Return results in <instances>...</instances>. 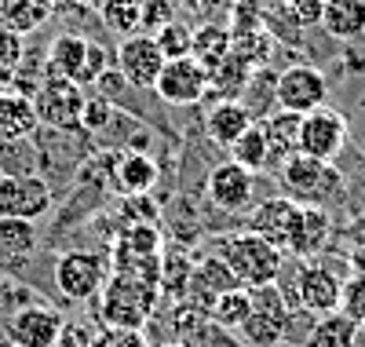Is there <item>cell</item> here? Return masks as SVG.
I'll return each instance as SVG.
<instances>
[{
	"label": "cell",
	"mask_w": 365,
	"mask_h": 347,
	"mask_svg": "<svg viewBox=\"0 0 365 347\" xmlns=\"http://www.w3.org/2000/svg\"><path fill=\"white\" fill-rule=\"evenodd\" d=\"M165 22H172L168 0H143V29H150V37H154Z\"/></svg>",
	"instance_id": "obj_37"
},
{
	"label": "cell",
	"mask_w": 365,
	"mask_h": 347,
	"mask_svg": "<svg viewBox=\"0 0 365 347\" xmlns=\"http://www.w3.org/2000/svg\"><path fill=\"white\" fill-rule=\"evenodd\" d=\"M70 4H81V8H91V11H99V8H103V0H70Z\"/></svg>",
	"instance_id": "obj_42"
},
{
	"label": "cell",
	"mask_w": 365,
	"mask_h": 347,
	"mask_svg": "<svg viewBox=\"0 0 365 347\" xmlns=\"http://www.w3.org/2000/svg\"><path fill=\"white\" fill-rule=\"evenodd\" d=\"M299 121L303 114H292V110H270L267 117H259V129L270 150V172H278L282 161L299 154Z\"/></svg>",
	"instance_id": "obj_19"
},
{
	"label": "cell",
	"mask_w": 365,
	"mask_h": 347,
	"mask_svg": "<svg viewBox=\"0 0 365 347\" xmlns=\"http://www.w3.org/2000/svg\"><path fill=\"white\" fill-rule=\"evenodd\" d=\"M230 289H241L230 267L220 260V256H205V260H194V271H190V286H187V303L197 307L205 318H208V307L216 303V296L230 293Z\"/></svg>",
	"instance_id": "obj_17"
},
{
	"label": "cell",
	"mask_w": 365,
	"mask_h": 347,
	"mask_svg": "<svg viewBox=\"0 0 365 347\" xmlns=\"http://www.w3.org/2000/svg\"><path fill=\"white\" fill-rule=\"evenodd\" d=\"M154 41H158V48H161V55H165V62H172V59H187V55H194V29L187 26V22H165L158 34H154Z\"/></svg>",
	"instance_id": "obj_32"
},
{
	"label": "cell",
	"mask_w": 365,
	"mask_h": 347,
	"mask_svg": "<svg viewBox=\"0 0 365 347\" xmlns=\"http://www.w3.org/2000/svg\"><path fill=\"white\" fill-rule=\"evenodd\" d=\"M282 179V191L285 198H292L296 205H307V208H325V205H336L344 201V172L332 165V161H318V157L307 154H292L289 161L278 165L274 172Z\"/></svg>",
	"instance_id": "obj_2"
},
{
	"label": "cell",
	"mask_w": 365,
	"mask_h": 347,
	"mask_svg": "<svg viewBox=\"0 0 365 347\" xmlns=\"http://www.w3.org/2000/svg\"><path fill=\"white\" fill-rule=\"evenodd\" d=\"M351 263H354V271H358V274H365V248H358V252H354Z\"/></svg>",
	"instance_id": "obj_41"
},
{
	"label": "cell",
	"mask_w": 365,
	"mask_h": 347,
	"mask_svg": "<svg viewBox=\"0 0 365 347\" xmlns=\"http://www.w3.org/2000/svg\"><path fill=\"white\" fill-rule=\"evenodd\" d=\"M91 340H96V333H91L88 326H63V336H58L55 347H91Z\"/></svg>",
	"instance_id": "obj_38"
},
{
	"label": "cell",
	"mask_w": 365,
	"mask_h": 347,
	"mask_svg": "<svg viewBox=\"0 0 365 347\" xmlns=\"http://www.w3.org/2000/svg\"><path fill=\"white\" fill-rule=\"evenodd\" d=\"M91 347H150V340L139 333V329H99Z\"/></svg>",
	"instance_id": "obj_36"
},
{
	"label": "cell",
	"mask_w": 365,
	"mask_h": 347,
	"mask_svg": "<svg viewBox=\"0 0 365 347\" xmlns=\"http://www.w3.org/2000/svg\"><path fill=\"white\" fill-rule=\"evenodd\" d=\"M41 245L37 223H26V219H4L0 216V263H15L34 256V248Z\"/></svg>",
	"instance_id": "obj_24"
},
{
	"label": "cell",
	"mask_w": 365,
	"mask_h": 347,
	"mask_svg": "<svg viewBox=\"0 0 365 347\" xmlns=\"http://www.w3.org/2000/svg\"><path fill=\"white\" fill-rule=\"evenodd\" d=\"M325 99H329V81L322 70L307 66V62H296V66L274 77V103H278V110L311 114L325 106Z\"/></svg>",
	"instance_id": "obj_9"
},
{
	"label": "cell",
	"mask_w": 365,
	"mask_h": 347,
	"mask_svg": "<svg viewBox=\"0 0 365 347\" xmlns=\"http://www.w3.org/2000/svg\"><path fill=\"white\" fill-rule=\"evenodd\" d=\"M358 340H361V326L340 311L318 314L307 326V333H303V343L307 347H358Z\"/></svg>",
	"instance_id": "obj_22"
},
{
	"label": "cell",
	"mask_w": 365,
	"mask_h": 347,
	"mask_svg": "<svg viewBox=\"0 0 365 347\" xmlns=\"http://www.w3.org/2000/svg\"><path fill=\"white\" fill-rule=\"evenodd\" d=\"M299 208L292 198H282V194H274V198H263L252 216H249V231L259 234L263 241H270L274 248H282L289 252V241L296 234V223H299Z\"/></svg>",
	"instance_id": "obj_16"
},
{
	"label": "cell",
	"mask_w": 365,
	"mask_h": 347,
	"mask_svg": "<svg viewBox=\"0 0 365 347\" xmlns=\"http://www.w3.org/2000/svg\"><path fill=\"white\" fill-rule=\"evenodd\" d=\"M347 234H351L354 241H365V212H361V216L354 219V223H351V231H347Z\"/></svg>",
	"instance_id": "obj_40"
},
{
	"label": "cell",
	"mask_w": 365,
	"mask_h": 347,
	"mask_svg": "<svg viewBox=\"0 0 365 347\" xmlns=\"http://www.w3.org/2000/svg\"><path fill=\"white\" fill-rule=\"evenodd\" d=\"M220 260L230 267L234 281L241 289H267V286H278L282 271H285V252L274 248L270 241H263L252 231H241L220 241Z\"/></svg>",
	"instance_id": "obj_1"
},
{
	"label": "cell",
	"mask_w": 365,
	"mask_h": 347,
	"mask_svg": "<svg viewBox=\"0 0 365 347\" xmlns=\"http://www.w3.org/2000/svg\"><path fill=\"white\" fill-rule=\"evenodd\" d=\"M106 176L110 186L125 198H143L158 186V161L143 150H110V161H106Z\"/></svg>",
	"instance_id": "obj_15"
},
{
	"label": "cell",
	"mask_w": 365,
	"mask_h": 347,
	"mask_svg": "<svg viewBox=\"0 0 365 347\" xmlns=\"http://www.w3.org/2000/svg\"><path fill=\"white\" fill-rule=\"evenodd\" d=\"M154 91H158V99L168 103V106H194V103L205 99V91H208V70L194 55L172 59V62H165Z\"/></svg>",
	"instance_id": "obj_13"
},
{
	"label": "cell",
	"mask_w": 365,
	"mask_h": 347,
	"mask_svg": "<svg viewBox=\"0 0 365 347\" xmlns=\"http://www.w3.org/2000/svg\"><path fill=\"white\" fill-rule=\"evenodd\" d=\"M110 70V59H106V48L88 41V37H77V34H58L51 44H48V55H44V74L48 77H58V81H73V84H96L103 74Z\"/></svg>",
	"instance_id": "obj_4"
},
{
	"label": "cell",
	"mask_w": 365,
	"mask_h": 347,
	"mask_svg": "<svg viewBox=\"0 0 365 347\" xmlns=\"http://www.w3.org/2000/svg\"><path fill=\"white\" fill-rule=\"evenodd\" d=\"M249 314H252V293L249 289H230V293L216 296V303L208 307V326L237 333Z\"/></svg>",
	"instance_id": "obj_25"
},
{
	"label": "cell",
	"mask_w": 365,
	"mask_h": 347,
	"mask_svg": "<svg viewBox=\"0 0 365 347\" xmlns=\"http://www.w3.org/2000/svg\"><path fill=\"white\" fill-rule=\"evenodd\" d=\"M361 154H365V146H361Z\"/></svg>",
	"instance_id": "obj_47"
},
{
	"label": "cell",
	"mask_w": 365,
	"mask_h": 347,
	"mask_svg": "<svg viewBox=\"0 0 365 347\" xmlns=\"http://www.w3.org/2000/svg\"><path fill=\"white\" fill-rule=\"evenodd\" d=\"M161 347H187V343H175V340H168V343H161Z\"/></svg>",
	"instance_id": "obj_44"
},
{
	"label": "cell",
	"mask_w": 365,
	"mask_h": 347,
	"mask_svg": "<svg viewBox=\"0 0 365 347\" xmlns=\"http://www.w3.org/2000/svg\"><path fill=\"white\" fill-rule=\"evenodd\" d=\"M22 55H26V37L0 26V91L15 81V74L22 66Z\"/></svg>",
	"instance_id": "obj_33"
},
{
	"label": "cell",
	"mask_w": 365,
	"mask_h": 347,
	"mask_svg": "<svg viewBox=\"0 0 365 347\" xmlns=\"http://www.w3.org/2000/svg\"><path fill=\"white\" fill-rule=\"evenodd\" d=\"M37 129H41V117L34 99L15 88L0 91V139H34Z\"/></svg>",
	"instance_id": "obj_21"
},
{
	"label": "cell",
	"mask_w": 365,
	"mask_h": 347,
	"mask_svg": "<svg viewBox=\"0 0 365 347\" xmlns=\"http://www.w3.org/2000/svg\"><path fill=\"white\" fill-rule=\"evenodd\" d=\"M55 205V191L44 176H0V216L37 223Z\"/></svg>",
	"instance_id": "obj_7"
},
{
	"label": "cell",
	"mask_w": 365,
	"mask_h": 347,
	"mask_svg": "<svg viewBox=\"0 0 365 347\" xmlns=\"http://www.w3.org/2000/svg\"><path fill=\"white\" fill-rule=\"evenodd\" d=\"M325 34L336 41H358L365 34V0H325L322 19Z\"/></svg>",
	"instance_id": "obj_23"
},
{
	"label": "cell",
	"mask_w": 365,
	"mask_h": 347,
	"mask_svg": "<svg viewBox=\"0 0 365 347\" xmlns=\"http://www.w3.org/2000/svg\"><path fill=\"white\" fill-rule=\"evenodd\" d=\"M113 110H117V106H113L110 99H103V96H99V99H88V103H84V117H81V132L96 139L106 124H110Z\"/></svg>",
	"instance_id": "obj_35"
},
{
	"label": "cell",
	"mask_w": 365,
	"mask_h": 347,
	"mask_svg": "<svg viewBox=\"0 0 365 347\" xmlns=\"http://www.w3.org/2000/svg\"><path fill=\"white\" fill-rule=\"evenodd\" d=\"M63 311L51 303H22L8 314V343L11 347H55L63 336Z\"/></svg>",
	"instance_id": "obj_8"
},
{
	"label": "cell",
	"mask_w": 365,
	"mask_h": 347,
	"mask_svg": "<svg viewBox=\"0 0 365 347\" xmlns=\"http://www.w3.org/2000/svg\"><path fill=\"white\" fill-rule=\"evenodd\" d=\"M48 19H51V11L34 4V0H0V26L19 34V37L37 34Z\"/></svg>",
	"instance_id": "obj_27"
},
{
	"label": "cell",
	"mask_w": 365,
	"mask_h": 347,
	"mask_svg": "<svg viewBox=\"0 0 365 347\" xmlns=\"http://www.w3.org/2000/svg\"><path fill=\"white\" fill-rule=\"evenodd\" d=\"M84 103H88L84 88L73 81H58V77H44L41 88L34 91L37 117L51 132H81Z\"/></svg>",
	"instance_id": "obj_6"
},
{
	"label": "cell",
	"mask_w": 365,
	"mask_h": 347,
	"mask_svg": "<svg viewBox=\"0 0 365 347\" xmlns=\"http://www.w3.org/2000/svg\"><path fill=\"white\" fill-rule=\"evenodd\" d=\"M252 121H256L252 110L241 103V99H220L216 106L208 110V117H205V132H208V139L216 143V146L230 150L241 136L252 129Z\"/></svg>",
	"instance_id": "obj_20"
},
{
	"label": "cell",
	"mask_w": 365,
	"mask_h": 347,
	"mask_svg": "<svg viewBox=\"0 0 365 347\" xmlns=\"http://www.w3.org/2000/svg\"><path fill=\"white\" fill-rule=\"evenodd\" d=\"M34 4H41V8H48V11H55V8H58V0H34Z\"/></svg>",
	"instance_id": "obj_43"
},
{
	"label": "cell",
	"mask_w": 365,
	"mask_h": 347,
	"mask_svg": "<svg viewBox=\"0 0 365 347\" xmlns=\"http://www.w3.org/2000/svg\"><path fill=\"white\" fill-rule=\"evenodd\" d=\"M0 176H41L37 139H0Z\"/></svg>",
	"instance_id": "obj_26"
},
{
	"label": "cell",
	"mask_w": 365,
	"mask_h": 347,
	"mask_svg": "<svg viewBox=\"0 0 365 347\" xmlns=\"http://www.w3.org/2000/svg\"><path fill=\"white\" fill-rule=\"evenodd\" d=\"M358 347H365V336H361V340H358Z\"/></svg>",
	"instance_id": "obj_46"
},
{
	"label": "cell",
	"mask_w": 365,
	"mask_h": 347,
	"mask_svg": "<svg viewBox=\"0 0 365 347\" xmlns=\"http://www.w3.org/2000/svg\"><path fill=\"white\" fill-rule=\"evenodd\" d=\"M340 314H347V318L361 322L365 318V274H351L344 278V289H340Z\"/></svg>",
	"instance_id": "obj_34"
},
{
	"label": "cell",
	"mask_w": 365,
	"mask_h": 347,
	"mask_svg": "<svg viewBox=\"0 0 365 347\" xmlns=\"http://www.w3.org/2000/svg\"><path fill=\"white\" fill-rule=\"evenodd\" d=\"M227 154H230V161H234V165L249 169L252 176H256V172H270V150H267V139H263L259 121H252V129L241 136Z\"/></svg>",
	"instance_id": "obj_28"
},
{
	"label": "cell",
	"mask_w": 365,
	"mask_h": 347,
	"mask_svg": "<svg viewBox=\"0 0 365 347\" xmlns=\"http://www.w3.org/2000/svg\"><path fill=\"white\" fill-rule=\"evenodd\" d=\"M99 15H103V26L125 41L143 29V0H103Z\"/></svg>",
	"instance_id": "obj_30"
},
{
	"label": "cell",
	"mask_w": 365,
	"mask_h": 347,
	"mask_svg": "<svg viewBox=\"0 0 365 347\" xmlns=\"http://www.w3.org/2000/svg\"><path fill=\"white\" fill-rule=\"evenodd\" d=\"M227 51H230V34L223 29V22H208V26L194 29V59L205 70L216 66Z\"/></svg>",
	"instance_id": "obj_31"
},
{
	"label": "cell",
	"mask_w": 365,
	"mask_h": 347,
	"mask_svg": "<svg viewBox=\"0 0 365 347\" xmlns=\"http://www.w3.org/2000/svg\"><path fill=\"white\" fill-rule=\"evenodd\" d=\"M205 343H208V347H249V343L241 340L237 333H227V329H216V326H208Z\"/></svg>",
	"instance_id": "obj_39"
},
{
	"label": "cell",
	"mask_w": 365,
	"mask_h": 347,
	"mask_svg": "<svg viewBox=\"0 0 365 347\" xmlns=\"http://www.w3.org/2000/svg\"><path fill=\"white\" fill-rule=\"evenodd\" d=\"M113 70L125 77L128 88H150L154 91L161 70H165V55L158 48V41L150 34H132L117 44L113 51Z\"/></svg>",
	"instance_id": "obj_11"
},
{
	"label": "cell",
	"mask_w": 365,
	"mask_h": 347,
	"mask_svg": "<svg viewBox=\"0 0 365 347\" xmlns=\"http://www.w3.org/2000/svg\"><path fill=\"white\" fill-rule=\"evenodd\" d=\"M99 300V322L106 329H139L150 322L154 307L161 303V286L132 274H110Z\"/></svg>",
	"instance_id": "obj_3"
},
{
	"label": "cell",
	"mask_w": 365,
	"mask_h": 347,
	"mask_svg": "<svg viewBox=\"0 0 365 347\" xmlns=\"http://www.w3.org/2000/svg\"><path fill=\"white\" fill-rule=\"evenodd\" d=\"M347 146V117L332 106H318L299 121V154L318 161H336Z\"/></svg>",
	"instance_id": "obj_12"
},
{
	"label": "cell",
	"mask_w": 365,
	"mask_h": 347,
	"mask_svg": "<svg viewBox=\"0 0 365 347\" xmlns=\"http://www.w3.org/2000/svg\"><path fill=\"white\" fill-rule=\"evenodd\" d=\"M106 278H110V263L99 256V252L70 248L55 260V289L73 303L96 300L106 286Z\"/></svg>",
	"instance_id": "obj_5"
},
{
	"label": "cell",
	"mask_w": 365,
	"mask_h": 347,
	"mask_svg": "<svg viewBox=\"0 0 365 347\" xmlns=\"http://www.w3.org/2000/svg\"><path fill=\"white\" fill-rule=\"evenodd\" d=\"M332 238V216L325 208H299V223H296V234L289 241V256H296L299 263H311L314 256H322L325 245Z\"/></svg>",
	"instance_id": "obj_18"
},
{
	"label": "cell",
	"mask_w": 365,
	"mask_h": 347,
	"mask_svg": "<svg viewBox=\"0 0 365 347\" xmlns=\"http://www.w3.org/2000/svg\"><path fill=\"white\" fill-rule=\"evenodd\" d=\"M358 326H361V336H365V318H361V322H358Z\"/></svg>",
	"instance_id": "obj_45"
},
{
	"label": "cell",
	"mask_w": 365,
	"mask_h": 347,
	"mask_svg": "<svg viewBox=\"0 0 365 347\" xmlns=\"http://www.w3.org/2000/svg\"><path fill=\"white\" fill-rule=\"evenodd\" d=\"M205 191H208V201L220 212H245L256 198V179L249 169L234 165L227 157V161L212 165V172L205 176Z\"/></svg>",
	"instance_id": "obj_14"
},
{
	"label": "cell",
	"mask_w": 365,
	"mask_h": 347,
	"mask_svg": "<svg viewBox=\"0 0 365 347\" xmlns=\"http://www.w3.org/2000/svg\"><path fill=\"white\" fill-rule=\"evenodd\" d=\"M340 289H344V281L336 271H329L322 263H299L289 296L303 314H314L318 318V314L340 311Z\"/></svg>",
	"instance_id": "obj_10"
},
{
	"label": "cell",
	"mask_w": 365,
	"mask_h": 347,
	"mask_svg": "<svg viewBox=\"0 0 365 347\" xmlns=\"http://www.w3.org/2000/svg\"><path fill=\"white\" fill-rule=\"evenodd\" d=\"M245 81H249V62L234 51H227L216 66L208 70V88H220L223 99H237L241 91H245Z\"/></svg>",
	"instance_id": "obj_29"
}]
</instances>
